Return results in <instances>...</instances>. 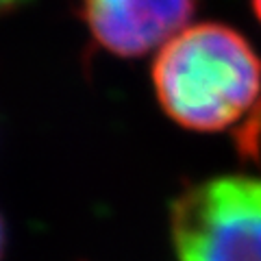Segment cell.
Returning a JSON list of instances; mask_svg holds the SVG:
<instances>
[{
	"label": "cell",
	"mask_w": 261,
	"mask_h": 261,
	"mask_svg": "<svg viewBox=\"0 0 261 261\" xmlns=\"http://www.w3.org/2000/svg\"><path fill=\"white\" fill-rule=\"evenodd\" d=\"M22 3H27V0H0V13L11 11V9H15V7L22 5Z\"/></svg>",
	"instance_id": "5b68a950"
},
{
	"label": "cell",
	"mask_w": 261,
	"mask_h": 261,
	"mask_svg": "<svg viewBox=\"0 0 261 261\" xmlns=\"http://www.w3.org/2000/svg\"><path fill=\"white\" fill-rule=\"evenodd\" d=\"M76 7L96 46L135 59L190 27L196 0H76Z\"/></svg>",
	"instance_id": "3957f363"
},
{
	"label": "cell",
	"mask_w": 261,
	"mask_h": 261,
	"mask_svg": "<svg viewBox=\"0 0 261 261\" xmlns=\"http://www.w3.org/2000/svg\"><path fill=\"white\" fill-rule=\"evenodd\" d=\"M150 74L166 116L190 130H226L261 107V57L222 22L183 29L159 48Z\"/></svg>",
	"instance_id": "6da1fadb"
},
{
	"label": "cell",
	"mask_w": 261,
	"mask_h": 261,
	"mask_svg": "<svg viewBox=\"0 0 261 261\" xmlns=\"http://www.w3.org/2000/svg\"><path fill=\"white\" fill-rule=\"evenodd\" d=\"M170 235L176 261H261V178L224 174L185 187Z\"/></svg>",
	"instance_id": "7a4b0ae2"
},
{
	"label": "cell",
	"mask_w": 261,
	"mask_h": 261,
	"mask_svg": "<svg viewBox=\"0 0 261 261\" xmlns=\"http://www.w3.org/2000/svg\"><path fill=\"white\" fill-rule=\"evenodd\" d=\"M5 246H7V226L3 216H0V261H3V255H5Z\"/></svg>",
	"instance_id": "277c9868"
},
{
	"label": "cell",
	"mask_w": 261,
	"mask_h": 261,
	"mask_svg": "<svg viewBox=\"0 0 261 261\" xmlns=\"http://www.w3.org/2000/svg\"><path fill=\"white\" fill-rule=\"evenodd\" d=\"M250 3H252V11H255L257 20H259V24H261V0H250Z\"/></svg>",
	"instance_id": "8992f818"
}]
</instances>
